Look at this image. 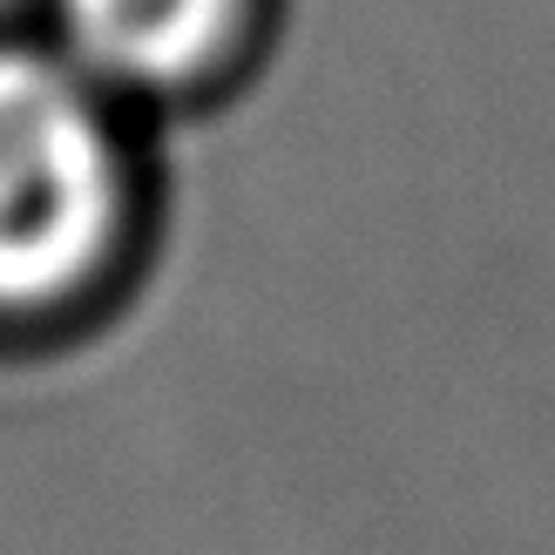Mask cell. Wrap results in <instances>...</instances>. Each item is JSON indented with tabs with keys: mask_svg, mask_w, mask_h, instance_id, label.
<instances>
[{
	"mask_svg": "<svg viewBox=\"0 0 555 555\" xmlns=\"http://www.w3.org/2000/svg\"><path fill=\"white\" fill-rule=\"evenodd\" d=\"M129 156L102 81L62 48H0V319H41L116 264Z\"/></svg>",
	"mask_w": 555,
	"mask_h": 555,
	"instance_id": "obj_1",
	"label": "cell"
},
{
	"mask_svg": "<svg viewBox=\"0 0 555 555\" xmlns=\"http://www.w3.org/2000/svg\"><path fill=\"white\" fill-rule=\"evenodd\" d=\"M244 0H62V54L102 89H183L237 41Z\"/></svg>",
	"mask_w": 555,
	"mask_h": 555,
	"instance_id": "obj_2",
	"label": "cell"
}]
</instances>
